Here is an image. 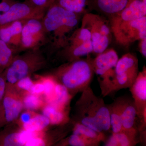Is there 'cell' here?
Instances as JSON below:
<instances>
[{
	"instance_id": "cell-23",
	"label": "cell",
	"mask_w": 146,
	"mask_h": 146,
	"mask_svg": "<svg viewBox=\"0 0 146 146\" xmlns=\"http://www.w3.org/2000/svg\"><path fill=\"white\" fill-rule=\"evenodd\" d=\"M13 53L10 46L0 39V66L5 67L12 61Z\"/></svg>"
},
{
	"instance_id": "cell-29",
	"label": "cell",
	"mask_w": 146,
	"mask_h": 146,
	"mask_svg": "<svg viewBox=\"0 0 146 146\" xmlns=\"http://www.w3.org/2000/svg\"><path fill=\"white\" fill-rule=\"evenodd\" d=\"M4 146H19L18 141V133H11L6 136L3 141Z\"/></svg>"
},
{
	"instance_id": "cell-11",
	"label": "cell",
	"mask_w": 146,
	"mask_h": 146,
	"mask_svg": "<svg viewBox=\"0 0 146 146\" xmlns=\"http://www.w3.org/2000/svg\"><path fill=\"white\" fill-rule=\"evenodd\" d=\"M132 0H87V6L90 9L109 18L116 16Z\"/></svg>"
},
{
	"instance_id": "cell-27",
	"label": "cell",
	"mask_w": 146,
	"mask_h": 146,
	"mask_svg": "<svg viewBox=\"0 0 146 146\" xmlns=\"http://www.w3.org/2000/svg\"><path fill=\"white\" fill-rule=\"evenodd\" d=\"M23 104L27 109L33 110L40 107L42 102L37 95L29 94L24 98Z\"/></svg>"
},
{
	"instance_id": "cell-26",
	"label": "cell",
	"mask_w": 146,
	"mask_h": 146,
	"mask_svg": "<svg viewBox=\"0 0 146 146\" xmlns=\"http://www.w3.org/2000/svg\"><path fill=\"white\" fill-rule=\"evenodd\" d=\"M54 80L50 78L44 79L42 81L44 87L43 94L50 103L52 102L54 99L55 87L56 84Z\"/></svg>"
},
{
	"instance_id": "cell-36",
	"label": "cell",
	"mask_w": 146,
	"mask_h": 146,
	"mask_svg": "<svg viewBox=\"0 0 146 146\" xmlns=\"http://www.w3.org/2000/svg\"><path fill=\"white\" fill-rule=\"evenodd\" d=\"M2 14H1V13H0V18H1V16Z\"/></svg>"
},
{
	"instance_id": "cell-12",
	"label": "cell",
	"mask_w": 146,
	"mask_h": 146,
	"mask_svg": "<svg viewBox=\"0 0 146 146\" xmlns=\"http://www.w3.org/2000/svg\"><path fill=\"white\" fill-rule=\"evenodd\" d=\"M119 58L116 51L113 49H106L91 58V64L94 73L99 77L102 76L114 69Z\"/></svg>"
},
{
	"instance_id": "cell-19",
	"label": "cell",
	"mask_w": 146,
	"mask_h": 146,
	"mask_svg": "<svg viewBox=\"0 0 146 146\" xmlns=\"http://www.w3.org/2000/svg\"><path fill=\"white\" fill-rule=\"evenodd\" d=\"M43 115L49 119L52 124L58 125L66 121V117L63 108L49 104L43 109Z\"/></svg>"
},
{
	"instance_id": "cell-28",
	"label": "cell",
	"mask_w": 146,
	"mask_h": 146,
	"mask_svg": "<svg viewBox=\"0 0 146 146\" xmlns=\"http://www.w3.org/2000/svg\"><path fill=\"white\" fill-rule=\"evenodd\" d=\"M33 84L31 78L28 76L24 77L17 82V85L19 88L28 92L30 90Z\"/></svg>"
},
{
	"instance_id": "cell-1",
	"label": "cell",
	"mask_w": 146,
	"mask_h": 146,
	"mask_svg": "<svg viewBox=\"0 0 146 146\" xmlns=\"http://www.w3.org/2000/svg\"><path fill=\"white\" fill-rule=\"evenodd\" d=\"M81 93L76 103L75 122L99 132L111 131L109 110L104 100L96 96L90 86Z\"/></svg>"
},
{
	"instance_id": "cell-35",
	"label": "cell",
	"mask_w": 146,
	"mask_h": 146,
	"mask_svg": "<svg viewBox=\"0 0 146 146\" xmlns=\"http://www.w3.org/2000/svg\"><path fill=\"white\" fill-rule=\"evenodd\" d=\"M31 118V114L27 112H24L21 116V121L23 123V124L28 122Z\"/></svg>"
},
{
	"instance_id": "cell-14",
	"label": "cell",
	"mask_w": 146,
	"mask_h": 146,
	"mask_svg": "<svg viewBox=\"0 0 146 146\" xmlns=\"http://www.w3.org/2000/svg\"><path fill=\"white\" fill-rule=\"evenodd\" d=\"M25 21H14L0 27V39L9 46H21L22 29Z\"/></svg>"
},
{
	"instance_id": "cell-16",
	"label": "cell",
	"mask_w": 146,
	"mask_h": 146,
	"mask_svg": "<svg viewBox=\"0 0 146 146\" xmlns=\"http://www.w3.org/2000/svg\"><path fill=\"white\" fill-rule=\"evenodd\" d=\"M123 96L117 98L107 106L109 110L112 133H117L123 131L121 123V111Z\"/></svg>"
},
{
	"instance_id": "cell-5",
	"label": "cell",
	"mask_w": 146,
	"mask_h": 146,
	"mask_svg": "<svg viewBox=\"0 0 146 146\" xmlns=\"http://www.w3.org/2000/svg\"><path fill=\"white\" fill-rule=\"evenodd\" d=\"M110 23L116 41L121 45L128 46L146 38V16L132 21Z\"/></svg>"
},
{
	"instance_id": "cell-4",
	"label": "cell",
	"mask_w": 146,
	"mask_h": 146,
	"mask_svg": "<svg viewBox=\"0 0 146 146\" xmlns=\"http://www.w3.org/2000/svg\"><path fill=\"white\" fill-rule=\"evenodd\" d=\"M104 17L94 13H86L82 23L90 30L93 53L98 54L107 49L111 40V26Z\"/></svg>"
},
{
	"instance_id": "cell-24",
	"label": "cell",
	"mask_w": 146,
	"mask_h": 146,
	"mask_svg": "<svg viewBox=\"0 0 146 146\" xmlns=\"http://www.w3.org/2000/svg\"><path fill=\"white\" fill-rule=\"evenodd\" d=\"M62 145L71 146H98L93 142L74 133L65 140Z\"/></svg>"
},
{
	"instance_id": "cell-22",
	"label": "cell",
	"mask_w": 146,
	"mask_h": 146,
	"mask_svg": "<svg viewBox=\"0 0 146 146\" xmlns=\"http://www.w3.org/2000/svg\"><path fill=\"white\" fill-rule=\"evenodd\" d=\"M71 97L65 86L60 84L56 83L55 87L54 99L52 102L50 104L64 109L65 106L70 101Z\"/></svg>"
},
{
	"instance_id": "cell-30",
	"label": "cell",
	"mask_w": 146,
	"mask_h": 146,
	"mask_svg": "<svg viewBox=\"0 0 146 146\" xmlns=\"http://www.w3.org/2000/svg\"><path fill=\"white\" fill-rule=\"evenodd\" d=\"M44 141L43 139L38 136H34L31 138L26 143V146H42L45 145Z\"/></svg>"
},
{
	"instance_id": "cell-8",
	"label": "cell",
	"mask_w": 146,
	"mask_h": 146,
	"mask_svg": "<svg viewBox=\"0 0 146 146\" xmlns=\"http://www.w3.org/2000/svg\"><path fill=\"white\" fill-rule=\"evenodd\" d=\"M134 102L139 122L146 119V68L139 72L137 77L129 88Z\"/></svg>"
},
{
	"instance_id": "cell-13",
	"label": "cell",
	"mask_w": 146,
	"mask_h": 146,
	"mask_svg": "<svg viewBox=\"0 0 146 146\" xmlns=\"http://www.w3.org/2000/svg\"><path fill=\"white\" fill-rule=\"evenodd\" d=\"M146 16V2L143 0H132L120 13L109 18V22L132 21Z\"/></svg>"
},
{
	"instance_id": "cell-15",
	"label": "cell",
	"mask_w": 146,
	"mask_h": 146,
	"mask_svg": "<svg viewBox=\"0 0 146 146\" xmlns=\"http://www.w3.org/2000/svg\"><path fill=\"white\" fill-rule=\"evenodd\" d=\"M73 133L77 134L100 146L102 142H104L107 136L104 132H99L91 128L83 125L80 123H74Z\"/></svg>"
},
{
	"instance_id": "cell-34",
	"label": "cell",
	"mask_w": 146,
	"mask_h": 146,
	"mask_svg": "<svg viewBox=\"0 0 146 146\" xmlns=\"http://www.w3.org/2000/svg\"><path fill=\"white\" fill-rule=\"evenodd\" d=\"M5 90V83L4 79L0 77V101L2 100Z\"/></svg>"
},
{
	"instance_id": "cell-2",
	"label": "cell",
	"mask_w": 146,
	"mask_h": 146,
	"mask_svg": "<svg viewBox=\"0 0 146 146\" xmlns=\"http://www.w3.org/2000/svg\"><path fill=\"white\" fill-rule=\"evenodd\" d=\"M79 15L65 10L54 2L48 8L42 23L46 33L52 34L56 46H67L69 33L78 25Z\"/></svg>"
},
{
	"instance_id": "cell-3",
	"label": "cell",
	"mask_w": 146,
	"mask_h": 146,
	"mask_svg": "<svg viewBox=\"0 0 146 146\" xmlns=\"http://www.w3.org/2000/svg\"><path fill=\"white\" fill-rule=\"evenodd\" d=\"M86 59H79L71 61L58 70V79L60 84L65 86L71 96L83 91L90 86L94 73L91 58L87 56Z\"/></svg>"
},
{
	"instance_id": "cell-25",
	"label": "cell",
	"mask_w": 146,
	"mask_h": 146,
	"mask_svg": "<svg viewBox=\"0 0 146 146\" xmlns=\"http://www.w3.org/2000/svg\"><path fill=\"white\" fill-rule=\"evenodd\" d=\"M54 2L65 10L77 14H81L85 11L78 5L75 0H54Z\"/></svg>"
},
{
	"instance_id": "cell-17",
	"label": "cell",
	"mask_w": 146,
	"mask_h": 146,
	"mask_svg": "<svg viewBox=\"0 0 146 146\" xmlns=\"http://www.w3.org/2000/svg\"><path fill=\"white\" fill-rule=\"evenodd\" d=\"M140 143L139 136H134L124 131L112 133L104 142L105 146H134Z\"/></svg>"
},
{
	"instance_id": "cell-10",
	"label": "cell",
	"mask_w": 146,
	"mask_h": 146,
	"mask_svg": "<svg viewBox=\"0 0 146 146\" xmlns=\"http://www.w3.org/2000/svg\"><path fill=\"white\" fill-rule=\"evenodd\" d=\"M138 122L137 111L132 98L123 96L121 111L123 131L133 136L139 137Z\"/></svg>"
},
{
	"instance_id": "cell-9",
	"label": "cell",
	"mask_w": 146,
	"mask_h": 146,
	"mask_svg": "<svg viewBox=\"0 0 146 146\" xmlns=\"http://www.w3.org/2000/svg\"><path fill=\"white\" fill-rule=\"evenodd\" d=\"M46 33L40 20L30 19L25 21L22 29L21 46L24 48L37 46L44 39Z\"/></svg>"
},
{
	"instance_id": "cell-33",
	"label": "cell",
	"mask_w": 146,
	"mask_h": 146,
	"mask_svg": "<svg viewBox=\"0 0 146 146\" xmlns=\"http://www.w3.org/2000/svg\"><path fill=\"white\" fill-rule=\"evenodd\" d=\"M139 44L140 52L142 55L146 58V38L140 40Z\"/></svg>"
},
{
	"instance_id": "cell-32",
	"label": "cell",
	"mask_w": 146,
	"mask_h": 146,
	"mask_svg": "<svg viewBox=\"0 0 146 146\" xmlns=\"http://www.w3.org/2000/svg\"><path fill=\"white\" fill-rule=\"evenodd\" d=\"M32 4L38 7H49L54 0H29Z\"/></svg>"
},
{
	"instance_id": "cell-21",
	"label": "cell",
	"mask_w": 146,
	"mask_h": 146,
	"mask_svg": "<svg viewBox=\"0 0 146 146\" xmlns=\"http://www.w3.org/2000/svg\"><path fill=\"white\" fill-rule=\"evenodd\" d=\"M49 119L43 115H36L32 117L27 123L23 124L24 129L31 132H39L48 126L50 124Z\"/></svg>"
},
{
	"instance_id": "cell-20",
	"label": "cell",
	"mask_w": 146,
	"mask_h": 146,
	"mask_svg": "<svg viewBox=\"0 0 146 146\" xmlns=\"http://www.w3.org/2000/svg\"><path fill=\"white\" fill-rule=\"evenodd\" d=\"M67 49V56L71 61L79 59L82 56L93 53V47L91 40Z\"/></svg>"
},
{
	"instance_id": "cell-18",
	"label": "cell",
	"mask_w": 146,
	"mask_h": 146,
	"mask_svg": "<svg viewBox=\"0 0 146 146\" xmlns=\"http://www.w3.org/2000/svg\"><path fill=\"white\" fill-rule=\"evenodd\" d=\"M3 104L6 120L8 122L12 121L17 118L23 106L21 101L10 96L4 98Z\"/></svg>"
},
{
	"instance_id": "cell-31",
	"label": "cell",
	"mask_w": 146,
	"mask_h": 146,
	"mask_svg": "<svg viewBox=\"0 0 146 146\" xmlns=\"http://www.w3.org/2000/svg\"><path fill=\"white\" fill-rule=\"evenodd\" d=\"M44 89V84L42 83H37L33 84L29 93L34 95H38L43 94Z\"/></svg>"
},
{
	"instance_id": "cell-7",
	"label": "cell",
	"mask_w": 146,
	"mask_h": 146,
	"mask_svg": "<svg viewBox=\"0 0 146 146\" xmlns=\"http://www.w3.org/2000/svg\"><path fill=\"white\" fill-rule=\"evenodd\" d=\"M41 58L36 52H30L23 57L12 60L7 69L6 78L9 83L15 84L20 80L27 76L32 70L41 64Z\"/></svg>"
},
{
	"instance_id": "cell-6",
	"label": "cell",
	"mask_w": 146,
	"mask_h": 146,
	"mask_svg": "<svg viewBox=\"0 0 146 146\" xmlns=\"http://www.w3.org/2000/svg\"><path fill=\"white\" fill-rule=\"evenodd\" d=\"M49 7L36 6L29 1L15 3L8 11L3 13L0 18V27L16 21H26L30 19H43Z\"/></svg>"
}]
</instances>
